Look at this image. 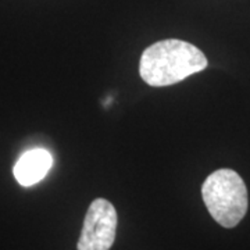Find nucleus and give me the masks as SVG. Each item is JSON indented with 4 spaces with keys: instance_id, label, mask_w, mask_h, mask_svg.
I'll list each match as a JSON object with an SVG mask.
<instances>
[{
    "instance_id": "f257e3e1",
    "label": "nucleus",
    "mask_w": 250,
    "mask_h": 250,
    "mask_svg": "<svg viewBox=\"0 0 250 250\" xmlns=\"http://www.w3.org/2000/svg\"><path fill=\"white\" fill-rule=\"evenodd\" d=\"M205 53L185 41L166 39L149 46L141 57L139 74L150 86H170L207 67Z\"/></svg>"
},
{
    "instance_id": "f03ea898",
    "label": "nucleus",
    "mask_w": 250,
    "mask_h": 250,
    "mask_svg": "<svg viewBox=\"0 0 250 250\" xmlns=\"http://www.w3.org/2000/svg\"><path fill=\"white\" fill-rule=\"evenodd\" d=\"M202 197L210 215L224 228H233L248 213V189L236 171L221 168L206 178Z\"/></svg>"
},
{
    "instance_id": "7ed1b4c3",
    "label": "nucleus",
    "mask_w": 250,
    "mask_h": 250,
    "mask_svg": "<svg viewBox=\"0 0 250 250\" xmlns=\"http://www.w3.org/2000/svg\"><path fill=\"white\" fill-rule=\"evenodd\" d=\"M117 211L106 199H95L86 211L78 250H110L116 239Z\"/></svg>"
},
{
    "instance_id": "20e7f679",
    "label": "nucleus",
    "mask_w": 250,
    "mask_h": 250,
    "mask_svg": "<svg viewBox=\"0 0 250 250\" xmlns=\"http://www.w3.org/2000/svg\"><path fill=\"white\" fill-rule=\"evenodd\" d=\"M53 166L52 154L45 149H34L24 153L14 166V177L22 187H32L45 178Z\"/></svg>"
}]
</instances>
